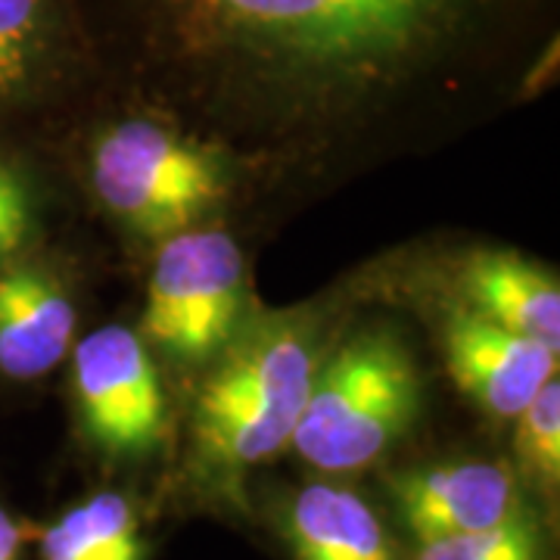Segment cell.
<instances>
[{"label": "cell", "instance_id": "9a60e30c", "mask_svg": "<svg viewBox=\"0 0 560 560\" xmlns=\"http://www.w3.org/2000/svg\"><path fill=\"white\" fill-rule=\"evenodd\" d=\"M415 560H545V551L536 523L517 514L492 529L420 541Z\"/></svg>", "mask_w": 560, "mask_h": 560}, {"label": "cell", "instance_id": "7a4b0ae2", "mask_svg": "<svg viewBox=\"0 0 560 560\" xmlns=\"http://www.w3.org/2000/svg\"><path fill=\"white\" fill-rule=\"evenodd\" d=\"M315 371L312 320L287 312L241 320L194 401L197 464L228 477L278 455L293 440Z\"/></svg>", "mask_w": 560, "mask_h": 560}, {"label": "cell", "instance_id": "9c48e42d", "mask_svg": "<svg viewBox=\"0 0 560 560\" xmlns=\"http://www.w3.org/2000/svg\"><path fill=\"white\" fill-rule=\"evenodd\" d=\"M75 305L62 280L38 259L0 268V377L38 381L60 364L75 340Z\"/></svg>", "mask_w": 560, "mask_h": 560}, {"label": "cell", "instance_id": "3957f363", "mask_svg": "<svg viewBox=\"0 0 560 560\" xmlns=\"http://www.w3.org/2000/svg\"><path fill=\"white\" fill-rule=\"evenodd\" d=\"M420 411L418 364L389 327H368L318 364L293 448L324 474H352L399 442Z\"/></svg>", "mask_w": 560, "mask_h": 560}, {"label": "cell", "instance_id": "8fae6325", "mask_svg": "<svg viewBox=\"0 0 560 560\" xmlns=\"http://www.w3.org/2000/svg\"><path fill=\"white\" fill-rule=\"evenodd\" d=\"M283 533L296 560H396L374 508L330 482H312L293 495Z\"/></svg>", "mask_w": 560, "mask_h": 560}, {"label": "cell", "instance_id": "30bf717a", "mask_svg": "<svg viewBox=\"0 0 560 560\" xmlns=\"http://www.w3.org/2000/svg\"><path fill=\"white\" fill-rule=\"evenodd\" d=\"M458 287L467 312L551 349L560 346L558 278L536 261L499 249L474 253L460 265Z\"/></svg>", "mask_w": 560, "mask_h": 560}, {"label": "cell", "instance_id": "277c9868", "mask_svg": "<svg viewBox=\"0 0 560 560\" xmlns=\"http://www.w3.org/2000/svg\"><path fill=\"white\" fill-rule=\"evenodd\" d=\"M91 178L106 209L147 237L197 228L228 194L219 156L150 119L113 125L94 147Z\"/></svg>", "mask_w": 560, "mask_h": 560}, {"label": "cell", "instance_id": "7c38bea8", "mask_svg": "<svg viewBox=\"0 0 560 560\" xmlns=\"http://www.w3.org/2000/svg\"><path fill=\"white\" fill-rule=\"evenodd\" d=\"M38 555L40 560H143L138 514L119 492H97L40 533Z\"/></svg>", "mask_w": 560, "mask_h": 560}, {"label": "cell", "instance_id": "8992f818", "mask_svg": "<svg viewBox=\"0 0 560 560\" xmlns=\"http://www.w3.org/2000/svg\"><path fill=\"white\" fill-rule=\"evenodd\" d=\"M72 381L81 423L103 452L131 458L162 440V383L140 334L121 324L91 330L75 346Z\"/></svg>", "mask_w": 560, "mask_h": 560}, {"label": "cell", "instance_id": "5bb4252c", "mask_svg": "<svg viewBox=\"0 0 560 560\" xmlns=\"http://www.w3.org/2000/svg\"><path fill=\"white\" fill-rule=\"evenodd\" d=\"M517 460L523 474L541 489H558L560 480V383L548 381L517 415Z\"/></svg>", "mask_w": 560, "mask_h": 560}, {"label": "cell", "instance_id": "e0dca14e", "mask_svg": "<svg viewBox=\"0 0 560 560\" xmlns=\"http://www.w3.org/2000/svg\"><path fill=\"white\" fill-rule=\"evenodd\" d=\"M25 539H28V526L7 504H0V560H22Z\"/></svg>", "mask_w": 560, "mask_h": 560}, {"label": "cell", "instance_id": "52a82bcc", "mask_svg": "<svg viewBox=\"0 0 560 560\" xmlns=\"http://www.w3.org/2000/svg\"><path fill=\"white\" fill-rule=\"evenodd\" d=\"M442 349L460 393L501 420L517 418L541 386L558 377V349L467 308L448 315Z\"/></svg>", "mask_w": 560, "mask_h": 560}, {"label": "cell", "instance_id": "5b68a950", "mask_svg": "<svg viewBox=\"0 0 560 560\" xmlns=\"http://www.w3.org/2000/svg\"><path fill=\"white\" fill-rule=\"evenodd\" d=\"M243 320V253L228 231L165 237L147 287L143 337L168 359L212 361Z\"/></svg>", "mask_w": 560, "mask_h": 560}, {"label": "cell", "instance_id": "ba28073f", "mask_svg": "<svg viewBox=\"0 0 560 560\" xmlns=\"http://www.w3.org/2000/svg\"><path fill=\"white\" fill-rule=\"evenodd\" d=\"M389 489L418 541L480 533L523 514L521 482L501 460L420 467L393 477Z\"/></svg>", "mask_w": 560, "mask_h": 560}, {"label": "cell", "instance_id": "6da1fadb", "mask_svg": "<svg viewBox=\"0 0 560 560\" xmlns=\"http://www.w3.org/2000/svg\"><path fill=\"white\" fill-rule=\"evenodd\" d=\"M511 0H131L150 50L202 94L308 119L445 62Z\"/></svg>", "mask_w": 560, "mask_h": 560}, {"label": "cell", "instance_id": "4fadbf2b", "mask_svg": "<svg viewBox=\"0 0 560 560\" xmlns=\"http://www.w3.org/2000/svg\"><path fill=\"white\" fill-rule=\"evenodd\" d=\"M60 35L57 0H0V119L40 88Z\"/></svg>", "mask_w": 560, "mask_h": 560}, {"label": "cell", "instance_id": "2e32d148", "mask_svg": "<svg viewBox=\"0 0 560 560\" xmlns=\"http://www.w3.org/2000/svg\"><path fill=\"white\" fill-rule=\"evenodd\" d=\"M35 228V200L22 168L0 153V268L20 259Z\"/></svg>", "mask_w": 560, "mask_h": 560}]
</instances>
